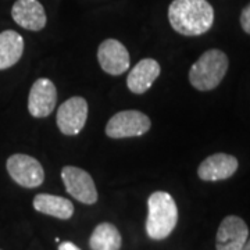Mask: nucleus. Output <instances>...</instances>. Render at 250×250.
<instances>
[{"instance_id": "obj_1", "label": "nucleus", "mask_w": 250, "mask_h": 250, "mask_svg": "<svg viewBox=\"0 0 250 250\" xmlns=\"http://www.w3.org/2000/svg\"><path fill=\"white\" fill-rule=\"evenodd\" d=\"M168 21L181 35H203L214 24V9L207 0H174L168 7Z\"/></svg>"}, {"instance_id": "obj_2", "label": "nucleus", "mask_w": 250, "mask_h": 250, "mask_svg": "<svg viewBox=\"0 0 250 250\" xmlns=\"http://www.w3.org/2000/svg\"><path fill=\"white\" fill-rule=\"evenodd\" d=\"M178 223V207L167 192H154L147 199L146 233L153 241L168 238Z\"/></svg>"}, {"instance_id": "obj_3", "label": "nucleus", "mask_w": 250, "mask_h": 250, "mask_svg": "<svg viewBox=\"0 0 250 250\" xmlns=\"http://www.w3.org/2000/svg\"><path fill=\"white\" fill-rule=\"evenodd\" d=\"M228 57L223 50L210 49L202 54L189 70V81L193 88L207 92L217 88L228 71Z\"/></svg>"}, {"instance_id": "obj_4", "label": "nucleus", "mask_w": 250, "mask_h": 250, "mask_svg": "<svg viewBox=\"0 0 250 250\" xmlns=\"http://www.w3.org/2000/svg\"><path fill=\"white\" fill-rule=\"evenodd\" d=\"M152 126L150 118L138 110L120 111L108 120L106 135L113 139L134 138L146 134Z\"/></svg>"}, {"instance_id": "obj_5", "label": "nucleus", "mask_w": 250, "mask_h": 250, "mask_svg": "<svg viewBox=\"0 0 250 250\" xmlns=\"http://www.w3.org/2000/svg\"><path fill=\"white\" fill-rule=\"evenodd\" d=\"M7 171L10 177L20 187L38 188L43 184L45 171L39 161L22 153L13 154L7 159Z\"/></svg>"}, {"instance_id": "obj_6", "label": "nucleus", "mask_w": 250, "mask_h": 250, "mask_svg": "<svg viewBox=\"0 0 250 250\" xmlns=\"http://www.w3.org/2000/svg\"><path fill=\"white\" fill-rule=\"evenodd\" d=\"M62 179L65 190L74 199L83 205H95L98 202V190L93 179L82 168L65 166L62 170Z\"/></svg>"}, {"instance_id": "obj_7", "label": "nucleus", "mask_w": 250, "mask_h": 250, "mask_svg": "<svg viewBox=\"0 0 250 250\" xmlns=\"http://www.w3.org/2000/svg\"><path fill=\"white\" fill-rule=\"evenodd\" d=\"M88 120V102L81 96H74L60 104L56 123L64 135L80 134Z\"/></svg>"}, {"instance_id": "obj_8", "label": "nucleus", "mask_w": 250, "mask_h": 250, "mask_svg": "<svg viewBox=\"0 0 250 250\" xmlns=\"http://www.w3.org/2000/svg\"><path fill=\"white\" fill-rule=\"evenodd\" d=\"M57 104V89L54 83L47 78H39L34 82L29 90L28 110L35 118H43L53 113Z\"/></svg>"}, {"instance_id": "obj_9", "label": "nucleus", "mask_w": 250, "mask_h": 250, "mask_svg": "<svg viewBox=\"0 0 250 250\" xmlns=\"http://www.w3.org/2000/svg\"><path fill=\"white\" fill-rule=\"evenodd\" d=\"M249 239V228L241 217L228 215L220 224L215 236L217 250H242Z\"/></svg>"}, {"instance_id": "obj_10", "label": "nucleus", "mask_w": 250, "mask_h": 250, "mask_svg": "<svg viewBox=\"0 0 250 250\" xmlns=\"http://www.w3.org/2000/svg\"><path fill=\"white\" fill-rule=\"evenodd\" d=\"M98 60L102 70L110 75H121L129 68V53L117 39H106L100 43Z\"/></svg>"}, {"instance_id": "obj_11", "label": "nucleus", "mask_w": 250, "mask_h": 250, "mask_svg": "<svg viewBox=\"0 0 250 250\" xmlns=\"http://www.w3.org/2000/svg\"><path fill=\"white\" fill-rule=\"evenodd\" d=\"M239 167L236 157L227 153H215L200 163L197 168L199 178L207 182L223 181L232 177Z\"/></svg>"}, {"instance_id": "obj_12", "label": "nucleus", "mask_w": 250, "mask_h": 250, "mask_svg": "<svg viewBox=\"0 0 250 250\" xmlns=\"http://www.w3.org/2000/svg\"><path fill=\"white\" fill-rule=\"evenodd\" d=\"M11 17L28 31H42L46 25V13L38 0H17L11 7Z\"/></svg>"}, {"instance_id": "obj_13", "label": "nucleus", "mask_w": 250, "mask_h": 250, "mask_svg": "<svg viewBox=\"0 0 250 250\" xmlns=\"http://www.w3.org/2000/svg\"><path fill=\"white\" fill-rule=\"evenodd\" d=\"M160 64L154 59H143L128 74L126 86L135 95H142L160 75Z\"/></svg>"}, {"instance_id": "obj_14", "label": "nucleus", "mask_w": 250, "mask_h": 250, "mask_svg": "<svg viewBox=\"0 0 250 250\" xmlns=\"http://www.w3.org/2000/svg\"><path fill=\"white\" fill-rule=\"evenodd\" d=\"M24 53V39L18 32L7 29L0 32V70L17 64Z\"/></svg>"}, {"instance_id": "obj_15", "label": "nucleus", "mask_w": 250, "mask_h": 250, "mask_svg": "<svg viewBox=\"0 0 250 250\" xmlns=\"http://www.w3.org/2000/svg\"><path fill=\"white\" fill-rule=\"evenodd\" d=\"M34 208L59 220H68L74 214V205L68 199L47 193H39L34 197Z\"/></svg>"}, {"instance_id": "obj_16", "label": "nucleus", "mask_w": 250, "mask_h": 250, "mask_svg": "<svg viewBox=\"0 0 250 250\" xmlns=\"http://www.w3.org/2000/svg\"><path fill=\"white\" fill-rule=\"evenodd\" d=\"M121 245V233L116 225L110 223L99 224L90 235L89 246L92 250H120Z\"/></svg>"}, {"instance_id": "obj_17", "label": "nucleus", "mask_w": 250, "mask_h": 250, "mask_svg": "<svg viewBox=\"0 0 250 250\" xmlns=\"http://www.w3.org/2000/svg\"><path fill=\"white\" fill-rule=\"evenodd\" d=\"M241 25L242 28H243V31L250 35V3L246 6V7H245V9L242 10Z\"/></svg>"}, {"instance_id": "obj_18", "label": "nucleus", "mask_w": 250, "mask_h": 250, "mask_svg": "<svg viewBox=\"0 0 250 250\" xmlns=\"http://www.w3.org/2000/svg\"><path fill=\"white\" fill-rule=\"evenodd\" d=\"M59 250H81L75 243L72 242H62L59 245Z\"/></svg>"}, {"instance_id": "obj_19", "label": "nucleus", "mask_w": 250, "mask_h": 250, "mask_svg": "<svg viewBox=\"0 0 250 250\" xmlns=\"http://www.w3.org/2000/svg\"><path fill=\"white\" fill-rule=\"evenodd\" d=\"M242 250H250V238L246 241V243H245V246L242 248Z\"/></svg>"}]
</instances>
